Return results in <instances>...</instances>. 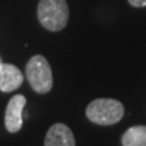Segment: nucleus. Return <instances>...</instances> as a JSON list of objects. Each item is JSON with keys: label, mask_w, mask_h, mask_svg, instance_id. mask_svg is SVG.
<instances>
[{"label": "nucleus", "mask_w": 146, "mask_h": 146, "mask_svg": "<svg viewBox=\"0 0 146 146\" xmlns=\"http://www.w3.org/2000/svg\"><path fill=\"white\" fill-rule=\"evenodd\" d=\"M70 17L66 0H40L38 20L45 29L57 32L66 27Z\"/></svg>", "instance_id": "nucleus-2"}, {"label": "nucleus", "mask_w": 146, "mask_h": 146, "mask_svg": "<svg viewBox=\"0 0 146 146\" xmlns=\"http://www.w3.org/2000/svg\"><path fill=\"white\" fill-rule=\"evenodd\" d=\"M26 102H27L26 96L21 94L13 95L10 99L5 111V127L7 131L17 133V131L21 130L22 124H23L22 113H23Z\"/></svg>", "instance_id": "nucleus-4"}, {"label": "nucleus", "mask_w": 146, "mask_h": 146, "mask_svg": "<svg viewBox=\"0 0 146 146\" xmlns=\"http://www.w3.org/2000/svg\"><path fill=\"white\" fill-rule=\"evenodd\" d=\"M26 77L35 93L45 94L52 88V72L48 60L42 55H34L26 66Z\"/></svg>", "instance_id": "nucleus-3"}, {"label": "nucleus", "mask_w": 146, "mask_h": 146, "mask_svg": "<svg viewBox=\"0 0 146 146\" xmlns=\"http://www.w3.org/2000/svg\"><path fill=\"white\" fill-rule=\"evenodd\" d=\"M122 146H146V125H134L124 131Z\"/></svg>", "instance_id": "nucleus-7"}, {"label": "nucleus", "mask_w": 146, "mask_h": 146, "mask_svg": "<svg viewBox=\"0 0 146 146\" xmlns=\"http://www.w3.org/2000/svg\"><path fill=\"white\" fill-rule=\"evenodd\" d=\"M1 63H3V62H1V60H0V66H1Z\"/></svg>", "instance_id": "nucleus-9"}, {"label": "nucleus", "mask_w": 146, "mask_h": 146, "mask_svg": "<svg viewBox=\"0 0 146 146\" xmlns=\"http://www.w3.org/2000/svg\"><path fill=\"white\" fill-rule=\"evenodd\" d=\"M44 146H76V139L66 124L55 123L45 135Z\"/></svg>", "instance_id": "nucleus-5"}, {"label": "nucleus", "mask_w": 146, "mask_h": 146, "mask_svg": "<svg viewBox=\"0 0 146 146\" xmlns=\"http://www.w3.org/2000/svg\"><path fill=\"white\" fill-rule=\"evenodd\" d=\"M90 122L99 125H112L119 122L124 116V106L115 99L93 100L85 110Z\"/></svg>", "instance_id": "nucleus-1"}, {"label": "nucleus", "mask_w": 146, "mask_h": 146, "mask_svg": "<svg viewBox=\"0 0 146 146\" xmlns=\"http://www.w3.org/2000/svg\"><path fill=\"white\" fill-rule=\"evenodd\" d=\"M129 4L134 7H144L146 6V0H128Z\"/></svg>", "instance_id": "nucleus-8"}, {"label": "nucleus", "mask_w": 146, "mask_h": 146, "mask_svg": "<svg viewBox=\"0 0 146 146\" xmlns=\"http://www.w3.org/2000/svg\"><path fill=\"white\" fill-rule=\"evenodd\" d=\"M23 83V74L15 65L1 63L0 66V91L11 93Z\"/></svg>", "instance_id": "nucleus-6"}]
</instances>
